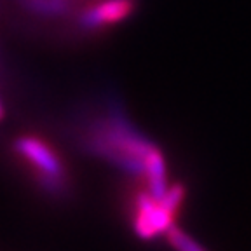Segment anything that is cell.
Wrapping results in <instances>:
<instances>
[{
  "mask_svg": "<svg viewBox=\"0 0 251 251\" xmlns=\"http://www.w3.org/2000/svg\"><path fill=\"white\" fill-rule=\"evenodd\" d=\"M87 149L131 175H143L145 157L155 147L127 124L121 114H112L89 136Z\"/></svg>",
  "mask_w": 251,
  "mask_h": 251,
  "instance_id": "cell-1",
  "label": "cell"
},
{
  "mask_svg": "<svg viewBox=\"0 0 251 251\" xmlns=\"http://www.w3.org/2000/svg\"><path fill=\"white\" fill-rule=\"evenodd\" d=\"M183 199V188L180 185L168 188L162 199H153L150 194H143L138 201L136 232L143 239L155 237L166 232L171 225V218Z\"/></svg>",
  "mask_w": 251,
  "mask_h": 251,
  "instance_id": "cell-2",
  "label": "cell"
},
{
  "mask_svg": "<svg viewBox=\"0 0 251 251\" xmlns=\"http://www.w3.org/2000/svg\"><path fill=\"white\" fill-rule=\"evenodd\" d=\"M16 150L44 173V187L52 194H58L63 187V168L59 159L51 149L35 138H21L16 143Z\"/></svg>",
  "mask_w": 251,
  "mask_h": 251,
  "instance_id": "cell-3",
  "label": "cell"
},
{
  "mask_svg": "<svg viewBox=\"0 0 251 251\" xmlns=\"http://www.w3.org/2000/svg\"><path fill=\"white\" fill-rule=\"evenodd\" d=\"M133 9L131 0H108L105 4L86 11L80 18V23L86 28H96L106 23H115L129 14Z\"/></svg>",
  "mask_w": 251,
  "mask_h": 251,
  "instance_id": "cell-4",
  "label": "cell"
},
{
  "mask_svg": "<svg viewBox=\"0 0 251 251\" xmlns=\"http://www.w3.org/2000/svg\"><path fill=\"white\" fill-rule=\"evenodd\" d=\"M149 180L150 196L153 199H162V196L168 190V181H166V164L162 159V153L157 149H153L149 155L145 157V173Z\"/></svg>",
  "mask_w": 251,
  "mask_h": 251,
  "instance_id": "cell-5",
  "label": "cell"
},
{
  "mask_svg": "<svg viewBox=\"0 0 251 251\" xmlns=\"http://www.w3.org/2000/svg\"><path fill=\"white\" fill-rule=\"evenodd\" d=\"M168 239L173 246L181 251H202L204 250V248L201 246L199 243H196L190 235L185 234L180 228L173 227V225H169V228H168Z\"/></svg>",
  "mask_w": 251,
  "mask_h": 251,
  "instance_id": "cell-6",
  "label": "cell"
},
{
  "mask_svg": "<svg viewBox=\"0 0 251 251\" xmlns=\"http://www.w3.org/2000/svg\"><path fill=\"white\" fill-rule=\"evenodd\" d=\"M28 7L40 14H59L67 11V2L65 0H30Z\"/></svg>",
  "mask_w": 251,
  "mask_h": 251,
  "instance_id": "cell-7",
  "label": "cell"
},
{
  "mask_svg": "<svg viewBox=\"0 0 251 251\" xmlns=\"http://www.w3.org/2000/svg\"><path fill=\"white\" fill-rule=\"evenodd\" d=\"M0 119H2V105H0Z\"/></svg>",
  "mask_w": 251,
  "mask_h": 251,
  "instance_id": "cell-8",
  "label": "cell"
}]
</instances>
